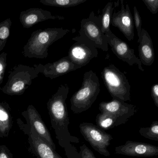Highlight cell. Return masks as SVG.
<instances>
[{"label": "cell", "mask_w": 158, "mask_h": 158, "mask_svg": "<svg viewBox=\"0 0 158 158\" xmlns=\"http://www.w3.org/2000/svg\"><path fill=\"white\" fill-rule=\"evenodd\" d=\"M104 84L112 99L131 100V85L124 73L114 65L105 67L101 72Z\"/></svg>", "instance_id": "cell-5"}, {"label": "cell", "mask_w": 158, "mask_h": 158, "mask_svg": "<svg viewBox=\"0 0 158 158\" xmlns=\"http://www.w3.org/2000/svg\"><path fill=\"white\" fill-rule=\"evenodd\" d=\"M118 5V2L117 3L116 2H109L102 10V14L101 15V25L102 31L104 34H106L111 31L110 28L111 19L114 9Z\"/></svg>", "instance_id": "cell-18"}, {"label": "cell", "mask_w": 158, "mask_h": 158, "mask_svg": "<svg viewBox=\"0 0 158 158\" xmlns=\"http://www.w3.org/2000/svg\"><path fill=\"white\" fill-rule=\"evenodd\" d=\"M35 66L40 73H42L45 77L50 78L51 79H53L81 68L74 63L68 56L64 57L53 63H47L44 65L39 64L35 65Z\"/></svg>", "instance_id": "cell-8"}, {"label": "cell", "mask_w": 158, "mask_h": 158, "mask_svg": "<svg viewBox=\"0 0 158 158\" xmlns=\"http://www.w3.org/2000/svg\"><path fill=\"white\" fill-rule=\"evenodd\" d=\"M115 153L129 156L153 157L158 156V147L146 143L127 141L125 144L117 147Z\"/></svg>", "instance_id": "cell-11"}, {"label": "cell", "mask_w": 158, "mask_h": 158, "mask_svg": "<svg viewBox=\"0 0 158 158\" xmlns=\"http://www.w3.org/2000/svg\"><path fill=\"white\" fill-rule=\"evenodd\" d=\"M28 124L29 142L35 156L38 158H62Z\"/></svg>", "instance_id": "cell-13"}, {"label": "cell", "mask_w": 158, "mask_h": 158, "mask_svg": "<svg viewBox=\"0 0 158 158\" xmlns=\"http://www.w3.org/2000/svg\"><path fill=\"white\" fill-rule=\"evenodd\" d=\"M87 0H41L42 4L48 6L69 7L83 3Z\"/></svg>", "instance_id": "cell-20"}, {"label": "cell", "mask_w": 158, "mask_h": 158, "mask_svg": "<svg viewBox=\"0 0 158 158\" xmlns=\"http://www.w3.org/2000/svg\"><path fill=\"white\" fill-rule=\"evenodd\" d=\"M79 33L72 39L73 41L82 40L93 45L97 49L105 52L108 51L106 37L102 31L101 15H95L94 11L90 13L88 18L81 20Z\"/></svg>", "instance_id": "cell-4"}, {"label": "cell", "mask_w": 158, "mask_h": 158, "mask_svg": "<svg viewBox=\"0 0 158 158\" xmlns=\"http://www.w3.org/2000/svg\"><path fill=\"white\" fill-rule=\"evenodd\" d=\"M100 83L97 74L92 70L84 74L81 88L70 99V108L75 114L88 110L94 103L100 92Z\"/></svg>", "instance_id": "cell-3"}, {"label": "cell", "mask_w": 158, "mask_h": 158, "mask_svg": "<svg viewBox=\"0 0 158 158\" xmlns=\"http://www.w3.org/2000/svg\"><path fill=\"white\" fill-rule=\"evenodd\" d=\"M21 22L25 28L32 27L35 24L48 19L64 20V17L58 15H53L50 11L41 8H33L28 9L21 14Z\"/></svg>", "instance_id": "cell-15"}, {"label": "cell", "mask_w": 158, "mask_h": 158, "mask_svg": "<svg viewBox=\"0 0 158 158\" xmlns=\"http://www.w3.org/2000/svg\"><path fill=\"white\" fill-rule=\"evenodd\" d=\"M79 155L81 158H96L93 152L84 144L80 147Z\"/></svg>", "instance_id": "cell-24"}, {"label": "cell", "mask_w": 158, "mask_h": 158, "mask_svg": "<svg viewBox=\"0 0 158 158\" xmlns=\"http://www.w3.org/2000/svg\"><path fill=\"white\" fill-rule=\"evenodd\" d=\"M69 92V85L67 83L61 84L57 92L48 100L47 109L56 138L59 145L64 149L66 156L68 158H81L77 150L73 144L78 143L80 140L72 136L69 130L70 122L66 103Z\"/></svg>", "instance_id": "cell-1"}, {"label": "cell", "mask_w": 158, "mask_h": 158, "mask_svg": "<svg viewBox=\"0 0 158 158\" xmlns=\"http://www.w3.org/2000/svg\"><path fill=\"white\" fill-rule=\"evenodd\" d=\"M138 42L139 59L141 63L145 66H151L155 61V51L152 39L144 29H142Z\"/></svg>", "instance_id": "cell-16"}, {"label": "cell", "mask_w": 158, "mask_h": 158, "mask_svg": "<svg viewBox=\"0 0 158 158\" xmlns=\"http://www.w3.org/2000/svg\"><path fill=\"white\" fill-rule=\"evenodd\" d=\"M3 66L2 63H0V72H1L3 70Z\"/></svg>", "instance_id": "cell-29"}, {"label": "cell", "mask_w": 158, "mask_h": 158, "mask_svg": "<svg viewBox=\"0 0 158 158\" xmlns=\"http://www.w3.org/2000/svg\"><path fill=\"white\" fill-rule=\"evenodd\" d=\"M71 32L63 28H48L34 32L25 47V55L44 59L48 56V48Z\"/></svg>", "instance_id": "cell-2"}, {"label": "cell", "mask_w": 158, "mask_h": 158, "mask_svg": "<svg viewBox=\"0 0 158 158\" xmlns=\"http://www.w3.org/2000/svg\"><path fill=\"white\" fill-rule=\"evenodd\" d=\"M9 28L7 26H0V41H6L9 36Z\"/></svg>", "instance_id": "cell-26"}, {"label": "cell", "mask_w": 158, "mask_h": 158, "mask_svg": "<svg viewBox=\"0 0 158 158\" xmlns=\"http://www.w3.org/2000/svg\"><path fill=\"white\" fill-rule=\"evenodd\" d=\"M107 40L108 45L111 47L113 53L121 60L126 62L130 66L137 65L140 70L144 71L140 59L135 54L133 49L130 48L128 44L118 37L116 36L110 31L105 34Z\"/></svg>", "instance_id": "cell-7"}, {"label": "cell", "mask_w": 158, "mask_h": 158, "mask_svg": "<svg viewBox=\"0 0 158 158\" xmlns=\"http://www.w3.org/2000/svg\"><path fill=\"white\" fill-rule=\"evenodd\" d=\"M0 158H13L8 148L5 146H0Z\"/></svg>", "instance_id": "cell-28"}, {"label": "cell", "mask_w": 158, "mask_h": 158, "mask_svg": "<svg viewBox=\"0 0 158 158\" xmlns=\"http://www.w3.org/2000/svg\"><path fill=\"white\" fill-rule=\"evenodd\" d=\"M28 123L38 134L44 139L54 150H56L55 144L51 134L41 117L40 115L32 105L29 106L27 111Z\"/></svg>", "instance_id": "cell-14"}, {"label": "cell", "mask_w": 158, "mask_h": 158, "mask_svg": "<svg viewBox=\"0 0 158 158\" xmlns=\"http://www.w3.org/2000/svg\"><path fill=\"white\" fill-rule=\"evenodd\" d=\"M134 24L135 28L137 30V35L138 38L140 37L142 32V18L137 10L136 6L134 7Z\"/></svg>", "instance_id": "cell-22"}, {"label": "cell", "mask_w": 158, "mask_h": 158, "mask_svg": "<svg viewBox=\"0 0 158 158\" xmlns=\"http://www.w3.org/2000/svg\"><path fill=\"white\" fill-rule=\"evenodd\" d=\"M151 96L155 105L158 108V84H154L151 88Z\"/></svg>", "instance_id": "cell-27"}, {"label": "cell", "mask_w": 158, "mask_h": 158, "mask_svg": "<svg viewBox=\"0 0 158 158\" xmlns=\"http://www.w3.org/2000/svg\"><path fill=\"white\" fill-rule=\"evenodd\" d=\"M69 48L68 56L81 67L87 65L93 58L98 57V51L93 45L82 40H76Z\"/></svg>", "instance_id": "cell-10"}, {"label": "cell", "mask_w": 158, "mask_h": 158, "mask_svg": "<svg viewBox=\"0 0 158 158\" xmlns=\"http://www.w3.org/2000/svg\"><path fill=\"white\" fill-rule=\"evenodd\" d=\"M128 120L105 113L98 114L96 118L97 126L103 130L113 129L114 127L124 124Z\"/></svg>", "instance_id": "cell-17"}, {"label": "cell", "mask_w": 158, "mask_h": 158, "mask_svg": "<svg viewBox=\"0 0 158 158\" xmlns=\"http://www.w3.org/2000/svg\"><path fill=\"white\" fill-rule=\"evenodd\" d=\"M139 133L147 139L158 142V121H154L149 127L141 128Z\"/></svg>", "instance_id": "cell-21"}, {"label": "cell", "mask_w": 158, "mask_h": 158, "mask_svg": "<svg viewBox=\"0 0 158 158\" xmlns=\"http://www.w3.org/2000/svg\"><path fill=\"white\" fill-rule=\"evenodd\" d=\"M31 81H18L14 83L11 87V92L13 93H19L21 92L25 88L27 84H30Z\"/></svg>", "instance_id": "cell-23"}, {"label": "cell", "mask_w": 158, "mask_h": 158, "mask_svg": "<svg viewBox=\"0 0 158 158\" xmlns=\"http://www.w3.org/2000/svg\"><path fill=\"white\" fill-rule=\"evenodd\" d=\"M99 109L101 113H107L127 120L136 111L134 105L118 99H112L110 102H101L99 104Z\"/></svg>", "instance_id": "cell-12"}, {"label": "cell", "mask_w": 158, "mask_h": 158, "mask_svg": "<svg viewBox=\"0 0 158 158\" xmlns=\"http://www.w3.org/2000/svg\"><path fill=\"white\" fill-rule=\"evenodd\" d=\"M79 128L84 138L96 151L105 156H110V153L107 148L113 139L110 135L92 123H81Z\"/></svg>", "instance_id": "cell-6"}, {"label": "cell", "mask_w": 158, "mask_h": 158, "mask_svg": "<svg viewBox=\"0 0 158 158\" xmlns=\"http://www.w3.org/2000/svg\"><path fill=\"white\" fill-rule=\"evenodd\" d=\"M121 8L118 12L114 11L111 19L112 26L118 28L129 41L134 38V22L128 4L124 6L123 0H121Z\"/></svg>", "instance_id": "cell-9"}, {"label": "cell", "mask_w": 158, "mask_h": 158, "mask_svg": "<svg viewBox=\"0 0 158 158\" xmlns=\"http://www.w3.org/2000/svg\"><path fill=\"white\" fill-rule=\"evenodd\" d=\"M12 126L11 115L8 110L0 104V134L7 136Z\"/></svg>", "instance_id": "cell-19"}, {"label": "cell", "mask_w": 158, "mask_h": 158, "mask_svg": "<svg viewBox=\"0 0 158 158\" xmlns=\"http://www.w3.org/2000/svg\"><path fill=\"white\" fill-rule=\"evenodd\" d=\"M147 8L153 14L158 12V0H143Z\"/></svg>", "instance_id": "cell-25"}]
</instances>
